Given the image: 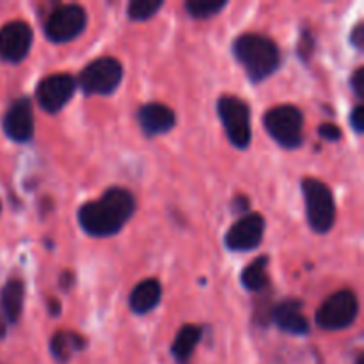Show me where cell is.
<instances>
[{
  "label": "cell",
  "mask_w": 364,
  "mask_h": 364,
  "mask_svg": "<svg viewBox=\"0 0 364 364\" xmlns=\"http://www.w3.org/2000/svg\"><path fill=\"white\" fill-rule=\"evenodd\" d=\"M137 203L134 194L123 187H110L96 201L78 208V224L89 237H114L134 217Z\"/></svg>",
  "instance_id": "cell-1"
},
{
  "label": "cell",
  "mask_w": 364,
  "mask_h": 364,
  "mask_svg": "<svg viewBox=\"0 0 364 364\" xmlns=\"http://www.w3.org/2000/svg\"><path fill=\"white\" fill-rule=\"evenodd\" d=\"M233 55L244 66L249 80L259 84L281 64V52L270 38L255 32L238 36L233 41Z\"/></svg>",
  "instance_id": "cell-2"
},
{
  "label": "cell",
  "mask_w": 364,
  "mask_h": 364,
  "mask_svg": "<svg viewBox=\"0 0 364 364\" xmlns=\"http://www.w3.org/2000/svg\"><path fill=\"white\" fill-rule=\"evenodd\" d=\"M302 196L306 205V219L316 233H327L336 223V205L331 188L316 178L302 180Z\"/></svg>",
  "instance_id": "cell-3"
},
{
  "label": "cell",
  "mask_w": 364,
  "mask_h": 364,
  "mask_svg": "<svg viewBox=\"0 0 364 364\" xmlns=\"http://www.w3.org/2000/svg\"><path fill=\"white\" fill-rule=\"evenodd\" d=\"M217 114L224 124L228 139L238 149H245L251 144V109L244 100L237 96L224 95L217 102Z\"/></svg>",
  "instance_id": "cell-4"
},
{
  "label": "cell",
  "mask_w": 364,
  "mask_h": 364,
  "mask_svg": "<svg viewBox=\"0 0 364 364\" xmlns=\"http://www.w3.org/2000/svg\"><path fill=\"white\" fill-rule=\"evenodd\" d=\"M267 132L279 146L287 149L299 148L302 144V127L304 116L294 105H279L270 109L263 117Z\"/></svg>",
  "instance_id": "cell-5"
},
{
  "label": "cell",
  "mask_w": 364,
  "mask_h": 364,
  "mask_svg": "<svg viewBox=\"0 0 364 364\" xmlns=\"http://www.w3.org/2000/svg\"><path fill=\"white\" fill-rule=\"evenodd\" d=\"M123 66L114 57H100L89 63L78 77V85L87 96L112 95L123 80Z\"/></svg>",
  "instance_id": "cell-6"
},
{
  "label": "cell",
  "mask_w": 364,
  "mask_h": 364,
  "mask_svg": "<svg viewBox=\"0 0 364 364\" xmlns=\"http://www.w3.org/2000/svg\"><path fill=\"white\" fill-rule=\"evenodd\" d=\"M359 313L358 297L352 290L331 295L316 311V326L326 331H343L355 322Z\"/></svg>",
  "instance_id": "cell-7"
},
{
  "label": "cell",
  "mask_w": 364,
  "mask_h": 364,
  "mask_svg": "<svg viewBox=\"0 0 364 364\" xmlns=\"http://www.w3.org/2000/svg\"><path fill=\"white\" fill-rule=\"evenodd\" d=\"M87 23V13L78 4H60L48 14L45 34L52 43H68L80 36Z\"/></svg>",
  "instance_id": "cell-8"
},
{
  "label": "cell",
  "mask_w": 364,
  "mask_h": 364,
  "mask_svg": "<svg viewBox=\"0 0 364 364\" xmlns=\"http://www.w3.org/2000/svg\"><path fill=\"white\" fill-rule=\"evenodd\" d=\"M263 235H265V219L259 213H247L228 230L224 244L230 251L249 252L259 247Z\"/></svg>",
  "instance_id": "cell-9"
},
{
  "label": "cell",
  "mask_w": 364,
  "mask_h": 364,
  "mask_svg": "<svg viewBox=\"0 0 364 364\" xmlns=\"http://www.w3.org/2000/svg\"><path fill=\"white\" fill-rule=\"evenodd\" d=\"M77 80L68 73H55L43 78L36 87V98L43 110L57 114L73 96Z\"/></svg>",
  "instance_id": "cell-10"
},
{
  "label": "cell",
  "mask_w": 364,
  "mask_h": 364,
  "mask_svg": "<svg viewBox=\"0 0 364 364\" xmlns=\"http://www.w3.org/2000/svg\"><path fill=\"white\" fill-rule=\"evenodd\" d=\"M32 28L27 21H9L0 28V59L6 63H21L32 46Z\"/></svg>",
  "instance_id": "cell-11"
},
{
  "label": "cell",
  "mask_w": 364,
  "mask_h": 364,
  "mask_svg": "<svg viewBox=\"0 0 364 364\" xmlns=\"http://www.w3.org/2000/svg\"><path fill=\"white\" fill-rule=\"evenodd\" d=\"M4 132L14 142H28L34 137V114L28 98H18L11 103L2 121Z\"/></svg>",
  "instance_id": "cell-12"
},
{
  "label": "cell",
  "mask_w": 364,
  "mask_h": 364,
  "mask_svg": "<svg viewBox=\"0 0 364 364\" xmlns=\"http://www.w3.org/2000/svg\"><path fill=\"white\" fill-rule=\"evenodd\" d=\"M137 119L142 132L149 137H155V135L167 134V132L173 130V127L176 124V114L164 103L153 102L146 103L139 109Z\"/></svg>",
  "instance_id": "cell-13"
},
{
  "label": "cell",
  "mask_w": 364,
  "mask_h": 364,
  "mask_svg": "<svg viewBox=\"0 0 364 364\" xmlns=\"http://www.w3.org/2000/svg\"><path fill=\"white\" fill-rule=\"evenodd\" d=\"M270 316H272L274 323L288 334L306 336L311 331L308 318L302 315V302L295 301V299H288V301L279 302L272 309Z\"/></svg>",
  "instance_id": "cell-14"
},
{
  "label": "cell",
  "mask_w": 364,
  "mask_h": 364,
  "mask_svg": "<svg viewBox=\"0 0 364 364\" xmlns=\"http://www.w3.org/2000/svg\"><path fill=\"white\" fill-rule=\"evenodd\" d=\"M162 299V287L156 279H144L132 290L130 308L135 315H146L159 306Z\"/></svg>",
  "instance_id": "cell-15"
},
{
  "label": "cell",
  "mask_w": 364,
  "mask_h": 364,
  "mask_svg": "<svg viewBox=\"0 0 364 364\" xmlns=\"http://www.w3.org/2000/svg\"><path fill=\"white\" fill-rule=\"evenodd\" d=\"M25 284L21 279H9L2 288L0 294V309L6 315L7 322L16 323L23 311Z\"/></svg>",
  "instance_id": "cell-16"
},
{
  "label": "cell",
  "mask_w": 364,
  "mask_h": 364,
  "mask_svg": "<svg viewBox=\"0 0 364 364\" xmlns=\"http://www.w3.org/2000/svg\"><path fill=\"white\" fill-rule=\"evenodd\" d=\"M85 345H87L85 338H82L75 331H60V333L53 334L52 340H50V352L57 361L64 364L70 361L71 355L84 350Z\"/></svg>",
  "instance_id": "cell-17"
},
{
  "label": "cell",
  "mask_w": 364,
  "mask_h": 364,
  "mask_svg": "<svg viewBox=\"0 0 364 364\" xmlns=\"http://www.w3.org/2000/svg\"><path fill=\"white\" fill-rule=\"evenodd\" d=\"M201 327L198 326H183L178 331L176 338H174V343L171 347L174 359L180 363H187L191 359L192 352L198 347L199 340H201Z\"/></svg>",
  "instance_id": "cell-18"
},
{
  "label": "cell",
  "mask_w": 364,
  "mask_h": 364,
  "mask_svg": "<svg viewBox=\"0 0 364 364\" xmlns=\"http://www.w3.org/2000/svg\"><path fill=\"white\" fill-rule=\"evenodd\" d=\"M267 267H269V256H259L255 262L249 263L247 267L242 272V284H244L245 290L249 291H263L269 287V272H267Z\"/></svg>",
  "instance_id": "cell-19"
},
{
  "label": "cell",
  "mask_w": 364,
  "mask_h": 364,
  "mask_svg": "<svg viewBox=\"0 0 364 364\" xmlns=\"http://www.w3.org/2000/svg\"><path fill=\"white\" fill-rule=\"evenodd\" d=\"M226 6V0H188V2H185L187 13L191 14L192 18H199V20L215 16V14L220 13Z\"/></svg>",
  "instance_id": "cell-20"
},
{
  "label": "cell",
  "mask_w": 364,
  "mask_h": 364,
  "mask_svg": "<svg viewBox=\"0 0 364 364\" xmlns=\"http://www.w3.org/2000/svg\"><path fill=\"white\" fill-rule=\"evenodd\" d=\"M164 0H132L128 4V16L134 21H144L155 16L156 11L162 9Z\"/></svg>",
  "instance_id": "cell-21"
},
{
  "label": "cell",
  "mask_w": 364,
  "mask_h": 364,
  "mask_svg": "<svg viewBox=\"0 0 364 364\" xmlns=\"http://www.w3.org/2000/svg\"><path fill=\"white\" fill-rule=\"evenodd\" d=\"M313 48H315V39H313L311 32L304 31L302 32V38L299 41V55L302 60H309L313 55Z\"/></svg>",
  "instance_id": "cell-22"
},
{
  "label": "cell",
  "mask_w": 364,
  "mask_h": 364,
  "mask_svg": "<svg viewBox=\"0 0 364 364\" xmlns=\"http://www.w3.org/2000/svg\"><path fill=\"white\" fill-rule=\"evenodd\" d=\"M318 134H320V137H323L326 141H329V142H338L341 139L340 128H338L336 124H331V123L320 124Z\"/></svg>",
  "instance_id": "cell-23"
},
{
  "label": "cell",
  "mask_w": 364,
  "mask_h": 364,
  "mask_svg": "<svg viewBox=\"0 0 364 364\" xmlns=\"http://www.w3.org/2000/svg\"><path fill=\"white\" fill-rule=\"evenodd\" d=\"M350 85L352 89H354L355 96H358L359 100L364 98V68H358L355 70V73L352 75L350 78Z\"/></svg>",
  "instance_id": "cell-24"
},
{
  "label": "cell",
  "mask_w": 364,
  "mask_h": 364,
  "mask_svg": "<svg viewBox=\"0 0 364 364\" xmlns=\"http://www.w3.org/2000/svg\"><path fill=\"white\" fill-rule=\"evenodd\" d=\"M350 124H352V128L358 132V134H363V130H364V114H363V107L361 105H358L354 110H352Z\"/></svg>",
  "instance_id": "cell-25"
},
{
  "label": "cell",
  "mask_w": 364,
  "mask_h": 364,
  "mask_svg": "<svg viewBox=\"0 0 364 364\" xmlns=\"http://www.w3.org/2000/svg\"><path fill=\"white\" fill-rule=\"evenodd\" d=\"M350 43L355 46V48L359 50L364 48V25L363 23H358L354 27V31H352L350 34Z\"/></svg>",
  "instance_id": "cell-26"
},
{
  "label": "cell",
  "mask_w": 364,
  "mask_h": 364,
  "mask_svg": "<svg viewBox=\"0 0 364 364\" xmlns=\"http://www.w3.org/2000/svg\"><path fill=\"white\" fill-rule=\"evenodd\" d=\"M249 208H251V205H249V199L245 198V196H238V198L233 199V212L235 213H245V215H247Z\"/></svg>",
  "instance_id": "cell-27"
},
{
  "label": "cell",
  "mask_w": 364,
  "mask_h": 364,
  "mask_svg": "<svg viewBox=\"0 0 364 364\" xmlns=\"http://www.w3.org/2000/svg\"><path fill=\"white\" fill-rule=\"evenodd\" d=\"M71 284H73V274L64 272L60 277V287H63V290H66V288H71Z\"/></svg>",
  "instance_id": "cell-28"
},
{
  "label": "cell",
  "mask_w": 364,
  "mask_h": 364,
  "mask_svg": "<svg viewBox=\"0 0 364 364\" xmlns=\"http://www.w3.org/2000/svg\"><path fill=\"white\" fill-rule=\"evenodd\" d=\"M7 326H9V322H7L6 315H4L2 309H0V340H2V338L6 336V333H7Z\"/></svg>",
  "instance_id": "cell-29"
},
{
  "label": "cell",
  "mask_w": 364,
  "mask_h": 364,
  "mask_svg": "<svg viewBox=\"0 0 364 364\" xmlns=\"http://www.w3.org/2000/svg\"><path fill=\"white\" fill-rule=\"evenodd\" d=\"M48 309H50V315H53V316L60 315V304L55 301V299H52V301L48 302Z\"/></svg>",
  "instance_id": "cell-30"
},
{
  "label": "cell",
  "mask_w": 364,
  "mask_h": 364,
  "mask_svg": "<svg viewBox=\"0 0 364 364\" xmlns=\"http://www.w3.org/2000/svg\"><path fill=\"white\" fill-rule=\"evenodd\" d=\"M358 364H363V358H359V359H358Z\"/></svg>",
  "instance_id": "cell-31"
},
{
  "label": "cell",
  "mask_w": 364,
  "mask_h": 364,
  "mask_svg": "<svg viewBox=\"0 0 364 364\" xmlns=\"http://www.w3.org/2000/svg\"><path fill=\"white\" fill-rule=\"evenodd\" d=\"M0 210H2V205H0Z\"/></svg>",
  "instance_id": "cell-32"
}]
</instances>
